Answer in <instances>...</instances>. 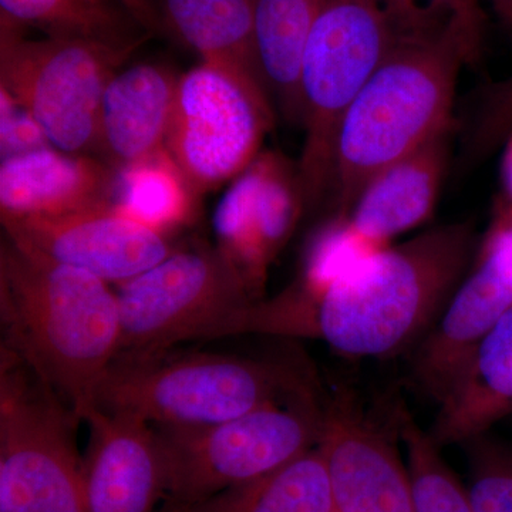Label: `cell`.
<instances>
[{
    "mask_svg": "<svg viewBox=\"0 0 512 512\" xmlns=\"http://www.w3.org/2000/svg\"><path fill=\"white\" fill-rule=\"evenodd\" d=\"M134 49L66 37L25 39L2 16L0 89L28 111L52 147L72 154L100 150L104 90Z\"/></svg>",
    "mask_w": 512,
    "mask_h": 512,
    "instance_id": "obj_9",
    "label": "cell"
},
{
    "mask_svg": "<svg viewBox=\"0 0 512 512\" xmlns=\"http://www.w3.org/2000/svg\"><path fill=\"white\" fill-rule=\"evenodd\" d=\"M501 25L512 39V0H490Z\"/></svg>",
    "mask_w": 512,
    "mask_h": 512,
    "instance_id": "obj_32",
    "label": "cell"
},
{
    "mask_svg": "<svg viewBox=\"0 0 512 512\" xmlns=\"http://www.w3.org/2000/svg\"><path fill=\"white\" fill-rule=\"evenodd\" d=\"M325 0H256L255 40L268 84L292 120H301V69L306 43Z\"/></svg>",
    "mask_w": 512,
    "mask_h": 512,
    "instance_id": "obj_21",
    "label": "cell"
},
{
    "mask_svg": "<svg viewBox=\"0 0 512 512\" xmlns=\"http://www.w3.org/2000/svg\"><path fill=\"white\" fill-rule=\"evenodd\" d=\"M117 170L83 154L39 148L2 160L0 218L46 217L113 205Z\"/></svg>",
    "mask_w": 512,
    "mask_h": 512,
    "instance_id": "obj_16",
    "label": "cell"
},
{
    "mask_svg": "<svg viewBox=\"0 0 512 512\" xmlns=\"http://www.w3.org/2000/svg\"><path fill=\"white\" fill-rule=\"evenodd\" d=\"M464 64L477 66L458 23L424 35L396 36L340 121L332 214H348L370 178L456 128L454 97Z\"/></svg>",
    "mask_w": 512,
    "mask_h": 512,
    "instance_id": "obj_3",
    "label": "cell"
},
{
    "mask_svg": "<svg viewBox=\"0 0 512 512\" xmlns=\"http://www.w3.org/2000/svg\"><path fill=\"white\" fill-rule=\"evenodd\" d=\"M454 134L456 128L434 137L367 181L346 214L363 237L389 248L393 238L430 220L450 163Z\"/></svg>",
    "mask_w": 512,
    "mask_h": 512,
    "instance_id": "obj_17",
    "label": "cell"
},
{
    "mask_svg": "<svg viewBox=\"0 0 512 512\" xmlns=\"http://www.w3.org/2000/svg\"><path fill=\"white\" fill-rule=\"evenodd\" d=\"M335 512H414L412 478L383 427L348 393L326 399L318 444Z\"/></svg>",
    "mask_w": 512,
    "mask_h": 512,
    "instance_id": "obj_14",
    "label": "cell"
},
{
    "mask_svg": "<svg viewBox=\"0 0 512 512\" xmlns=\"http://www.w3.org/2000/svg\"><path fill=\"white\" fill-rule=\"evenodd\" d=\"M5 237L30 254L124 284L173 254L170 234L114 205L46 217L2 218Z\"/></svg>",
    "mask_w": 512,
    "mask_h": 512,
    "instance_id": "obj_13",
    "label": "cell"
},
{
    "mask_svg": "<svg viewBox=\"0 0 512 512\" xmlns=\"http://www.w3.org/2000/svg\"><path fill=\"white\" fill-rule=\"evenodd\" d=\"M305 212L298 165L274 151L259 154L218 202L212 218L217 247L256 302L264 299L269 268Z\"/></svg>",
    "mask_w": 512,
    "mask_h": 512,
    "instance_id": "obj_12",
    "label": "cell"
},
{
    "mask_svg": "<svg viewBox=\"0 0 512 512\" xmlns=\"http://www.w3.org/2000/svg\"><path fill=\"white\" fill-rule=\"evenodd\" d=\"M83 458L86 512H157L165 498L163 454L157 431L133 413L94 406Z\"/></svg>",
    "mask_w": 512,
    "mask_h": 512,
    "instance_id": "obj_15",
    "label": "cell"
},
{
    "mask_svg": "<svg viewBox=\"0 0 512 512\" xmlns=\"http://www.w3.org/2000/svg\"><path fill=\"white\" fill-rule=\"evenodd\" d=\"M0 113L2 160L52 146L35 119L3 89H0Z\"/></svg>",
    "mask_w": 512,
    "mask_h": 512,
    "instance_id": "obj_29",
    "label": "cell"
},
{
    "mask_svg": "<svg viewBox=\"0 0 512 512\" xmlns=\"http://www.w3.org/2000/svg\"><path fill=\"white\" fill-rule=\"evenodd\" d=\"M325 403L312 394L201 429L153 426L163 454L164 500L192 507L308 453L322 439Z\"/></svg>",
    "mask_w": 512,
    "mask_h": 512,
    "instance_id": "obj_6",
    "label": "cell"
},
{
    "mask_svg": "<svg viewBox=\"0 0 512 512\" xmlns=\"http://www.w3.org/2000/svg\"><path fill=\"white\" fill-rule=\"evenodd\" d=\"M3 18L33 26L49 37L93 40L107 45L137 47L144 37L133 35L136 22L124 9L93 0H0Z\"/></svg>",
    "mask_w": 512,
    "mask_h": 512,
    "instance_id": "obj_24",
    "label": "cell"
},
{
    "mask_svg": "<svg viewBox=\"0 0 512 512\" xmlns=\"http://www.w3.org/2000/svg\"><path fill=\"white\" fill-rule=\"evenodd\" d=\"M117 2L131 18L136 20L138 25L143 26L148 32L161 29L160 15L151 0H117Z\"/></svg>",
    "mask_w": 512,
    "mask_h": 512,
    "instance_id": "obj_30",
    "label": "cell"
},
{
    "mask_svg": "<svg viewBox=\"0 0 512 512\" xmlns=\"http://www.w3.org/2000/svg\"><path fill=\"white\" fill-rule=\"evenodd\" d=\"M93 2H107V0H93Z\"/></svg>",
    "mask_w": 512,
    "mask_h": 512,
    "instance_id": "obj_35",
    "label": "cell"
},
{
    "mask_svg": "<svg viewBox=\"0 0 512 512\" xmlns=\"http://www.w3.org/2000/svg\"><path fill=\"white\" fill-rule=\"evenodd\" d=\"M116 293L120 345L114 359L160 355L188 340L218 338L232 316L256 302L224 252L204 241L174 249Z\"/></svg>",
    "mask_w": 512,
    "mask_h": 512,
    "instance_id": "obj_8",
    "label": "cell"
},
{
    "mask_svg": "<svg viewBox=\"0 0 512 512\" xmlns=\"http://www.w3.org/2000/svg\"><path fill=\"white\" fill-rule=\"evenodd\" d=\"M392 417L406 446L414 512H473L466 487L447 466L430 431L423 430L404 403L393 407Z\"/></svg>",
    "mask_w": 512,
    "mask_h": 512,
    "instance_id": "obj_25",
    "label": "cell"
},
{
    "mask_svg": "<svg viewBox=\"0 0 512 512\" xmlns=\"http://www.w3.org/2000/svg\"><path fill=\"white\" fill-rule=\"evenodd\" d=\"M165 19L201 56V63L227 73L235 82L272 104L255 40L256 0H161Z\"/></svg>",
    "mask_w": 512,
    "mask_h": 512,
    "instance_id": "obj_20",
    "label": "cell"
},
{
    "mask_svg": "<svg viewBox=\"0 0 512 512\" xmlns=\"http://www.w3.org/2000/svg\"><path fill=\"white\" fill-rule=\"evenodd\" d=\"M195 197L167 148L117 170L114 207L165 234L188 224L194 215Z\"/></svg>",
    "mask_w": 512,
    "mask_h": 512,
    "instance_id": "obj_23",
    "label": "cell"
},
{
    "mask_svg": "<svg viewBox=\"0 0 512 512\" xmlns=\"http://www.w3.org/2000/svg\"><path fill=\"white\" fill-rule=\"evenodd\" d=\"M383 249L363 237L348 215L332 214L309 239L298 279L308 288H325Z\"/></svg>",
    "mask_w": 512,
    "mask_h": 512,
    "instance_id": "obj_26",
    "label": "cell"
},
{
    "mask_svg": "<svg viewBox=\"0 0 512 512\" xmlns=\"http://www.w3.org/2000/svg\"><path fill=\"white\" fill-rule=\"evenodd\" d=\"M396 33L377 0H325L313 26L301 80L305 128L299 181L306 212L332 191L340 121L392 49Z\"/></svg>",
    "mask_w": 512,
    "mask_h": 512,
    "instance_id": "obj_5",
    "label": "cell"
},
{
    "mask_svg": "<svg viewBox=\"0 0 512 512\" xmlns=\"http://www.w3.org/2000/svg\"><path fill=\"white\" fill-rule=\"evenodd\" d=\"M0 325L2 349L83 420L119 352V301L109 282L30 254L3 237Z\"/></svg>",
    "mask_w": 512,
    "mask_h": 512,
    "instance_id": "obj_2",
    "label": "cell"
},
{
    "mask_svg": "<svg viewBox=\"0 0 512 512\" xmlns=\"http://www.w3.org/2000/svg\"><path fill=\"white\" fill-rule=\"evenodd\" d=\"M498 94H500L501 103H503L505 110L512 116V74L501 80L500 86H498Z\"/></svg>",
    "mask_w": 512,
    "mask_h": 512,
    "instance_id": "obj_33",
    "label": "cell"
},
{
    "mask_svg": "<svg viewBox=\"0 0 512 512\" xmlns=\"http://www.w3.org/2000/svg\"><path fill=\"white\" fill-rule=\"evenodd\" d=\"M272 126V104L201 63L178 77L165 148L200 195L244 173Z\"/></svg>",
    "mask_w": 512,
    "mask_h": 512,
    "instance_id": "obj_10",
    "label": "cell"
},
{
    "mask_svg": "<svg viewBox=\"0 0 512 512\" xmlns=\"http://www.w3.org/2000/svg\"><path fill=\"white\" fill-rule=\"evenodd\" d=\"M478 242L466 222L427 229L325 288L296 279L278 295L239 311L221 336L318 339L355 359L410 353L470 268Z\"/></svg>",
    "mask_w": 512,
    "mask_h": 512,
    "instance_id": "obj_1",
    "label": "cell"
},
{
    "mask_svg": "<svg viewBox=\"0 0 512 512\" xmlns=\"http://www.w3.org/2000/svg\"><path fill=\"white\" fill-rule=\"evenodd\" d=\"M188 512H335V505L316 446L271 473L192 505Z\"/></svg>",
    "mask_w": 512,
    "mask_h": 512,
    "instance_id": "obj_22",
    "label": "cell"
},
{
    "mask_svg": "<svg viewBox=\"0 0 512 512\" xmlns=\"http://www.w3.org/2000/svg\"><path fill=\"white\" fill-rule=\"evenodd\" d=\"M512 414V309L471 353L466 367L439 404L430 430L441 447L490 431Z\"/></svg>",
    "mask_w": 512,
    "mask_h": 512,
    "instance_id": "obj_19",
    "label": "cell"
},
{
    "mask_svg": "<svg viewBox=\"0 0 512 512\" xmlns=\"http://www.w3.org/2000/svg\"><path fill=\"white\" fill-rule=\"evenodd\" d=\"M322 394L298 352L239 356L160 353L114 359L96 406L137 414L151 426L201 429L298 397Z\"/></svg>",
    "mask_w": 512,
    "mask_h": 512,
    "instance_id": "obj_4",
    "label": "cell"
},
{
    "mask_svg": "<svg viewBox=\"0 0 512 512\" xmlns=\"http://www.w3.org/2000/svg\"><path fill=\"white\" fill-rule=\"evenodd\" d=\"M0 359V512H86L79 420L22 360Z\"/></svg>",
    "mask_w": 512,
    "mask_h": 512,
    "instance_id": "obj_7",
    "label": "cell"
},
{
    "mask_svg": "<svg viewBox=\"0 0 512 512\" xmlns=\"http://www.w3.org/2000/svg\"><path fill=\"white\" fill-rule=\"evenodd\" d=\"M501 195L500 201L512 205V134L503 144V156L500 165Z\"/></svg>",
    "mask_w": 512,
    "mask_h": 512,
    "instance_id": "obj_31",
    "label": "cell"
},
{
    "mask_svg": "<svg viewBox=\"0 0 512 512\" xmlns=\"http://www.w3.org/2000/svg\"><path fill=\"white\" fill-rule=\"evenodd\" d=\"M511 309L512 205L500 201L470 268L410 352V382L433 402H443L480 340Z\"/></svg>",
    "mask_w": 512,
    "mask_h": 512,
    "instance_id": "obj_11",
    "label": "cell"
},
{
    "mask_svg": "<svg viewBox=\"0 0 512 512\" xmlns=\"http://www.w3.org/2000/svg\"><path fill=\"white\" fill-rule=\"evenodd\" d=\"M178 79L157 64H136L111 77L100 109V150L116 170L164 150Z\"/></svg>",
    "mask_w": 512,
    "mask_h": 512,
    "instance_id": "obj_18",
    "label": "cell"
},
{
    "mask_svg": "<svg viewBox=\"0 0 512 512\" xmlns=\"http://www.w3.org/2000/svg\"><path fill=\"white\" fill-rule=\"evenodd\" d=\"M396 36L436 32L458 23L477 64L483 59L485 15L480 0H377Z\"/></svg>",
    "mask_w": 512,
    "mask_h": 512,
    "instance_id": "obj_27",
    "label": "cell"
},
{
    "mask_svg": "<svg viewBox=\"0 0 512 512\" xmlns=\"http://www.w3.org/2000/svg\"><path fill=\"white\" fill-rule=\"evenodd\" d=\"M188 505L178 504L175 501L164 500L157 512H188Z\"/></svg>",
    "mask_w": 512,
    "mask_h": 512,
    "instance_id": "obj_34",
    "label": "cell"
},
{
    "mask_svg": "<svg viewBox=\"0 0 512 512\" xmlns=\"http://www.w3.org/2000/svg\"><path fill=\"white\" fill-rule=\"evenodd\" d=\"M461 446L467 453L466 491L473 512H512V444L485 431Z\"/></svg>",
    "mask_w": 512,
    "mask_h": 512,
    "instance_id": "obj_28",
    "label": "cell"
}]
</instances>
